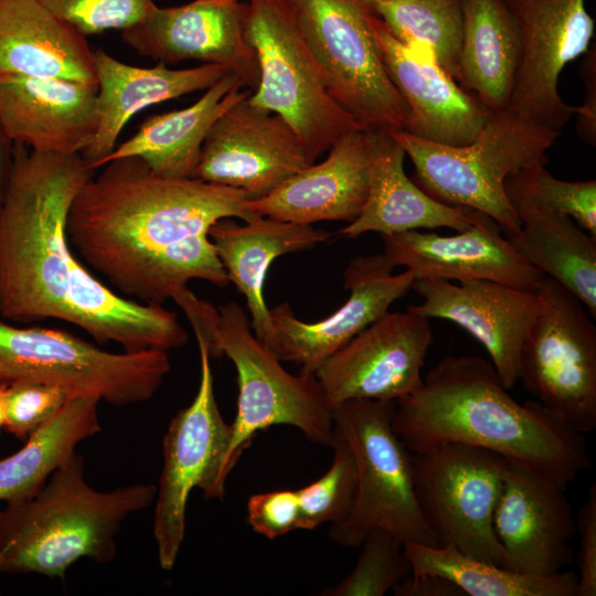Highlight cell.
<instances>
[{"instance_id": "603a6c76", "label": "cell", "mask_w": 596, "mask_h": 596, "mask_svg": "<svg viewBox=\"0 0 596 596\" xmlns=\"http://www.w3.org/2000/svg\"><path fill=\"white\" fill-rule=\"evenodd\" d=\"M370 24L386 74L411 110L408 132L453 147L472 142L491 113L433 56L397 41L373 11Z\"/></svg>"}, {"instance_id": "1f68e13d", "label": "cell", "mask_w": 596, "mask_h": 596, "mask_svg": "<svg viewBox=\"0 0 596 596\" xmlns=\"http://www.w3.org/2000/svg\"><path fill=\"white\" fill-rule=\"evenodd\" d=\"M99 400L71 397L60 412L34 432L22 448L0 460V501L32 496L76 446L102 430Z\"/></svg>"}, {"instance_id": "cb8c5ba5", "label": "cell", "mask_w": 596, "mask_h": 596, "mask_svg": "<svg viewBox=\"0 0 596 596\" xmlns=\"http://www.w3.org/2000/svg\"><path fill=\"white\" fill-rule=\"evenodd\" d=\"M328 151L322 162L306 167L266 196L247 200L246 210L254 216L299 224L352 222L369 191L368 130L344 135Z\"/></svg>"}, {"instance_id": "7bdbcfd3", "label": "cell", "mask_w": 596, "mask_h": 596, "mask_svg": "<svg viewBox=\"0 0 596 596\" xmlns=\"http://www.w3.org/2000/svg\"><path fill=\"white\" fill-rule=\"evenodd\" d=\"M392 592L395 596H465L453 582L430 574H409Z\"/></svg>"}, {"instance_id": "9c48e42d", "label": "cell", "mask_w": 596, "mask_h": 596, "mask_svg": "<svg viewBox=\"0 0 596 596\" xmlns=\"http://www.w3.org/2000/svg\"><path fill=\"white\" fill-rule=\"evenodd\" d=\"M214 358L226 355L237 373V413L224 460L227 479L243 451L262 429L288 425L312 443L333 439L332 412L315 375H294L253 332L251 319L235 301L217 308Z\"/></svg>"}, {"instance_id": "30bf717a", "label": "cell", "mask_w": 596, "mask_h": 596, "mask_svg": "<svg viewBox=\"0 0 596 596\" xmlns=\"http://www.w3.org/2000/svg\"><path fill=\"white\" fill-rule=\"evenodd\" d=\"M245 35L260 73L248 102L289 124L310 164L338 139L363 129L329 94L281 0H248Z\"/></svg>"}, {"instance_id": "60d3db41", "label": "cell", "mask_w": 596, "mask_h": 596, "mask_svg": "<svg viewBox=\"0 0 596 596\" xmlns=\"http://www.w3.org/2000/svg\"><path fill=\"white\" fill-rule=\"evenodd\" d=\"M576 530L579 533L577 596L596 595V485L588 490V498L579 509Z\"/></svg>"}, {"instance_id": "9a60e30c", "label": "cell", "mask_w": 596, "mask_h": 596, "mask_svg": "<svg viewBox=\"0 0 596 596\" xmlns=\"http://www.w3.org/2000/svg\"><path fill=\"white\" fill-rule=\"evenodd\" d=\"M433 342L428 318L387 312L331 354L315 376L330 408L351 400L397 401L422 385Z\"/></svg>"}, {"instance_id": "52a82bcc", "label": "cell", "mask_w": 596, "mask_h": 596, "mask_svg": "<svg viewBox=\"0 0 596 596\" xmlns=\"http://www.w3.org/2000/svg\"><path fill=\"white\" fill-rule=\"evenodd\" d=\"M329 94L364 130H406L411 110L389 78L364 0H281Z\"/></svg>"}, {"instance_id": "83f0119b", "label": "cell", "mask_w": 596, "mask_h": 596, "mask_svg": "<svg viewBox=\"0 0 596 596\" xmlns=\"http://www.w3.org/2000/svg\"><path fill=\"white\" fill-rule=\"evenodd\" d=\"M7 74L97 86L86 35L39 0H0V75Z\"/></svg>"}, {"instance_id": "ab89813d", "label": "cell", "mask_w": 596, "mask_h": 596, "mask_svg": "<svg viewBox=\"0 0 596 596\" xmlns=\"http://www.w3.org/2000/svg\"><path fill=\"white\" fill-rule=\"evenodd\" d=\"M247 523L268 540L299 529L300 502L297 490L255 493L247 501Z\"/></svg>"}, {"instance_id": "6da1fadb", "label": "cell", "mask_w": 596, "mask_h": 596, "mask_svg": "<svg viewBox=\"0 0 596 596\" xmlns=\"http://www.w3.org/2000/svg\"><path fill=\"white\" fill-rule=\"evenodd\" d=\"M94 171L79 153L12 145L0 206V316L23 323L62 320L125 352L185 345L189 336L175 312L120 296L71 247L67 213Z\"/></svg>"}, {"instance_id": "7402d4cb", "label": "cell", "mask_w": 596, "mask_h": 596, "mask_svg": "<svg viewBox=\"0 0 596 596\" xmlns=\"http://www.w3.org/2000/svg\"><path fill=\"white\" fill-rule=\"evenodd\" d=\"M97 86L60 77L0 75V125L12 145L82 153L99 121Z\"/></svg>"}, {"instance_id": "7a4b0ae2", "label": "cell", "mask_w": 596, "mask_h": 596, "mask_svg": "<svg viewBox=\"0 0 596 596\" xmlns=\"http://www.w3.org/2000/svg\"><path fill=\"white\" fill-rule=\"evenodd\" d=\"M66 217L78 258L120 296L162 306L193 279L221 288L227 275L210 238L221 219L254 217L238 189L155 173L139 157L105 163Z\"/></svg>"}, {"instance_id": "5bb4252c", "label": "cell", "mask_w": 596, "mask_h": 596, "mask_svg": "<svg viewBox=\"0 0 596 596\" xmlns=\"http://www.w3.org/2000/svg\"><path fill=\"white\" fill-rule=\"evenodd\" d=\"M520 33L521 54L508 110L556 131L576 106L563 102L558 77L567 63L584 55L595 31L585 0H503Z\"/></svg>"}, {"instance_id": "d590c367", "label": "cell", "mask_w": 596, "mask_h": 596, "mask_svg": "<svg viewBox=\"0 0 596 596\" xmlns=\"http://www.w3.org/2000/svg\"><path fill=\"white\" fill-rule=\"evenodd\" d=\"M332 462L316 481L297 489L300 502L299 529L313 530L323 523L343 521L351 512L358 490V473L349 444L333 434Z\"/></svg>"}, {"instance_id": "3957f363", "label": "cell", "mask_w": 596, "mask_h": 596, "mask_svg": "<svg viewBox=\"0 0 596 596\" xmlns=\"http://www.w3.org/2000/svg\"><path fill=\"white\" fill-rule=\"evenodd\" d=\"M392 426L411 453L441 443L480 447L564 489L592 466L583 434L538 401L518 403L480 355L443 358L396 401Z\"/></svg>"}, {"instance_id": "484cf974", "label": "cell", "mask_w": 596, "mask_h": 596, "mask_svg": "<svg viewBox=\"0 0 596 596\" xmlns=\"http://www.w3.org/2000/svg\"><path fill=\"white\" fill-rule=\"evenodd\" d=\"M369 191L360 214L339 233L355 238L368 232L382 236L421 228L469 227L476 210L438 202L419 189L404 171L405 151L387 132L368 130Z\"/></svg>"}, {"instance_id": "f35d334b", "label": "cell", "mask_w": 596, "mask_h": 596, "mask_svg": "<svg viewBox=\"0 0 596 596\" xmlns=\"http://www.w3.org/2000/svg\"><path fill=\"white\" fill-rule=\"evenodd\" d=\"M84 35L109 29L124 30L140 21L152 0H39Z\"/></svg>"}, {"instance_id": "277c9868", "label": "cell", "mask_w": 596, "mask_h": 596, "mask_svg": "<svg viewBox=\"0 0 596 596\" xmlns=\"http://www.w3.org/2000/svg\"><path fill=\"white\" fill-rule=\"evenodd\" d=\"M156 494L153 483L94 489L73 451L36 492L0 509V573L63 578L81 558L111 562L123 523Z\"/></svg>"}, {"instance_id": "7c38bea8", "label": "cell", "mask_w": 596, "mask_h": 596, "mask_svg": "<svg viewBox=\"0 0 596 596\" xmlns=\"http://www.w3.org/2000/svg\"><path fill=\"white\" fill-rule=\"evenodd\" d=\"M542 306L520 355L519 380L570 428L596 427V327L582 301L544 276ZM594 319V318H593Z\"/></svg>"}, {"instance_id": "bcb514c9", "label": "cell", "mask_w": 596, "mask_h": 596, "mask_svg": "<svg viewBox=\"0 0 596 596\" xmlns=\"http://www.w3.org/2000/svg\"><path fill=\"white\" fill-rule=\"evenodd\" d=\"M0 594H1V588H0Z\"/></svg>"}, {"instance_id": "ffe728a7", "label": "cell", "mask_w": 596, "mask_h": 596, "mask_svg": "<svg viewBox=\"0 0 596 596\" xmlns=\"http://www.w3.org/2000/svg\"><path fill=\"white\" fill-rule=\"evenodd\" d=\"M564 491L505 459L493 530L507 554V568L550 575L573 561L576 524Z\"/></svg>"}, {"instance_id": "ee69618b", "label": "cell", "mask_w": 596, "mask_h": 596, "mask_svg": "<svg viewBox=\"0 0 596 596\" xmlns=\"http://www.w3.org/2000/svg\"><path fill=\"white\" fill-rule=\"evenodd\" d=\"M12 158V143L7 139L0 125V206L2 203Z\"/></svg>"}, {"instance_id": "2e32d148", "label": "cell", "mask_w": 596, "mask_h": 596, "mask_svg": "<svg viewBox=\"0 0 596 596\" xmlns=\"http://www.w3.org/2000/svg\"><path fill=\"white\" fill-rule=\"evenodd\" d=\"M246 13L247 2L241 0L155 4L140 21L121 30V38L140 55L164 65L185 61L221 65L254 92L260 73L256 51L245 35Z\"/></svg>"}, {"instance_id": "4dcf8cb0", "label": "cell", "mask_w": 596, "mask_h": 596, "mask_svg": "<svg viewBox=\"0 0 596 596\" xmlns=\"http://www.w3.org/2000/svg\"><path fill=\"white\" fill-rule=\"evenodd\" d=\"M521 222L507 236L531 266L555 280L596 318V237L574 221L546 206L525 201L511 203Z\"/></svg>"}, {"instance_id": "44dd1931", "label": "cell", "mask_w": 596, "mask_h": 596, "mask_svg": "<svg viewBox=\"0 0 596 596\" xmlns=\"http://www.w3.org/2000/svg\"><path fill=\"white\" fill-rule=\"evenodd\" d=\"M498 223L477 211L472 224L455 235L418 230L383 236V254L414 279L491 280L536 291L544 277L501 235Z\"/></svg>"}, {"instance_id": "e0dca14e", "label": "cell", "mask_w": 596, "mask_h": 596, "mask_svg": "<svg viewBox=\"0 0 596 596\" xmlns=\"http://www.w3.org/2000/svg\"><path fill=\"white\" fill-rule=\"evenodd\" d=\"M237 102L213 124L193 178L266 196L306 167L305 150L279 115Z\"/></svg>"}, {"instance_id": "f6af8a7d", "label": "cell", "mask_w": 596, "mask_h": 596, "mask_svg": "<svg viewBox=\"0 0 596 596\" xmlns=\"http://www.w3.org/2000/svg\"><path fill=\"white\" fill-rule=\"evenodd\" d=\"M4 383H0V433L4 428V404H3Z\"/></svg>"}, {"instance_id": "74e56055", "label": "cell", "mask_w": 596, "mask_h": 596, "mask_svg": "<svg viewBox=\"0 0 596 596\" xmlns=\"http://www.w3.org/2000/svg\"><path fill=\"white\" fill-rule=\"evenodd\" d=\"M71 398L63 390L41 382L4 383V429L25 441L50 422Z\"/></svg>"}, {"instance_id": "e575fe53", "label": "cell", "mask_w": 596, "mask_h": 596, "mask_svg": "<svg viewBox=\"0 0 596 596\" xmlns=\"http://www.w3.org/2000/svg\"><path fill=\"white\" fill-rule=\"evenodd\" d=\"M511 203L525 201L565 214L596 237V181H563L554 178L545 163L525 166L504 180Z\"/></svg>"}, {"instance_id": "8d00e7d4", "label": "cell", "mask_w": 596, "mask_h": 596, "mask_svg": "<svg viewBox=\"0 0 596 596\" xmlns=\"http://www.w3.org/2000/svg\"><path fill=\"white\" fill-rule=\"evenodd\" d=\"M404 541L393 533L375 529L363 540L352 572L324 589L323 596H383L412 574Z\"/></svg>"}, {"instance_id": "ac0fdd59", "label": "cell", "mask_w": 596, "mask_h": 596, "mask_svg": "<svg viewBox=\"0 0 596 596\" xmlns=\"http://www.w3.org/2000/svg\"><path fill=\"white\" fill-rule=\"evenodd\" d=\"M393 269L383 253L352 258L343 273L348 299L320 321H301L287 302L274 307V334L267 348L280 361L300 365V373L315 375L331 354L409 291L413 274L405 270L394 275Z\"/></svg>"}, {"instance_id": "ba28073f", "label": "cell", "mask_w": 596, "mask_h": 596, "mask_svg": "<svg viewBox=\"0 0 596 596\" xmlns=\"http://www.w3.org/2000/svg\"><path fill=\"white\" fill-rule=\"evenodd\" d=\"M170 370L167 351L114 353L63 330L0 319V383L35 381L123 407L150 400Z\"/></svg>"}, {"instance_id": "8fae6325", "label": "cell", "mask_w": 596, "mask_h": 596, "mask_svg": "<svg viewBox=\"0 0 596 596\" xmlns=\"http://www.w3.org/2000/svg\"><path fill=\"white\" fill-rule=\"evenodd\" d=\"M504 464L493 451L459 443L411 453L416 503L437 545L507 567L493 530Z\"/></svg>"}, {"instance_id": "d4e9b609", "label": "cell", "mask_w": 596, "mask_h": 596, "mask_svg": "<svg viewBox=\"0 0 596 596\" xmlns=\"http://www.w3.org/2000/svg\"><path fill=\"white\" fill-rule=\"evenodd\" d=\"M97 77L98 128L81 156L96 170L115 149L124 126L143 108L207 89L228 71L215 64L173 70L163 63L140 67L123 63L103 50L93 51ZM231 73V72H230Z\"/></svg>"}, {"instance_id": "f1b7e54d", "label": "cell", "mask_w": 596, "mask_h": 596, "mask_svg": "<svg viewBox=\"0 0 596 596\" xmlns=\"http://www.w3.org/2000/svg\"><path fill=\"white\" fill-rule=\"evenodd\" d=\"M251 93L228 72L193 105L147 117L132 137L115 147L103 166L113 159L139 157L157 174L193 178L202 145L213 124Z\"/></svg>"}, {"instance_id": "4316f807", "label": "cell", "mask_w": 596, "mask_h": 596, "mask_svg": "<svg viewBox=\"0 0 596 596\" xmlns=\"http://www.w3.org/2000/svg\"><path fill=\"white\" fill-rule=\"evenodd\" d=\"M330 234L309 224L254 216L238 224L221 219L210 228V238L228 281L246 298L254 334L269 345L274 326L264 297L266 274L279 256L311 248Z\"/></svg>"}, {"instance_id": "d6a6232c", "label": "cell", "mask_w": 596, "mask_h": 596, "mask_svg": "<svg viewBox=\"0 0 596 596\" xmlns=\"http://www.w3.org/2000/svg\"><path fill=\"white\" fill-rule=\"evenodd\" d=\"M412 574H430L453 582L465 596H577V574L519 573L465 554L449 545L405 542Z\"/></svg>"}, {"instance_id": "b9f144b4", "label": "cell", "mask_w": 596, "mask_h": 596, "mask_svg": "<svg viewBox=\"0 0 596 596\" xmlns=\"http://www.w3.org/2000/svg\"><path fill=\"white\" fill-rule=\"evenodd\" d=\"M579 75L585 86L584 103L576 106L577 121L575 130L581 140L594 147L596 145V50L595 44L584 54Z\"/></svg>"}, {"instance_id": "836d02e7", "label": "cell", "mask_w": 596, "mask_h": 596, "mask_svg": "<svg viewBox=\"0 0 596 596\" xmlns=\"http://www.w3.org/2000/svg\"><path fill=\"white\" fill-rule=\"evenodd\" d=\"M408 49L433 56L457 82L462 38L460 0H364Z\"/></svg>"}, {"instance_id": "8992f818", "label": "cell", "mask_w": 596, "mask_h": 596, "mask_svg": "<svg viewBox=\"0 0 596 596\" xmlns=\"http://www.w3.org/2000/svg\"><path fill=\"white\" fill-rule=\"evenodd\" d=\"M395 407L396 401L351 400L331 408L333 434L349 444L358 473L351 512L328 531L343 547H359L375 529L404 542L437 545L416 503L411 451L392 426Z\"/></svg>"}, {"instance_id": "4fadbf2b", "label": "cell", "mask_w": 596, "mask_h": 596, "mask_svg": "<svg viewBox=\"0 0 596 596\" xmlns=\"http://www.w3.org/2000/svg\"><path fill=\"white\" fill-rule=\"evenodd\" d=\"M201 375L193 401L170 421L162 439V469L153 515V538L159 565H175L185 535L189 497L194 488L206 499H222L226 478L224 460L232 436L215 401L210 355L196 340Z\"/></svg>"}, {"instance_id": "5b68a950", "label": "cell", "mask_w": 596, "mask_h": 596, "mask_svg": "<svg viewBox=\"0 0 596 596\" xmlns=\"http://www.w3.org/2000/svg\"><path fill=\"white\" fill-rule=\"evenodd\" d=\"M389 134L412 160L419 189L444 204L487 214L510 236L521 222L507 198L504 180L525 166L546 164V151L561 131L525 121L507 109L491 113L467 146L437 143L406 130Z\"/></svg>"}, {"instance_id": "d6986e66", "label": "cell", "mask_w": 596, "mask_h": 596, "mask_svg": "<svg viewBox=\"0 0 596 596\" xmlns=\"http://www.w3.org/2000/svg\"><path fill=\"white\" fill-rule=\"evenodd\" d=\"M423 301L407 310L422 317L451 321L486 349L502 384L512 390L525 334L539 313L542 299L536 291L491 280L414 279L412 288Z\"/></svg>"}, {"instance_id": "f546056e", "label": "cell", "mask_w": 596, "mask_h": 596, "mask_svg": "<svg viewBox=\"0 0 596 596\" xmlns=\"http://www.w3.org/2000/svg\"><path fill=\"white\" fill-rule=\"evenodd\" d=\"M457 83L489 113L507 110L521 54L518 25L503 0H460Z\"/></svg>"}]
</instances>
